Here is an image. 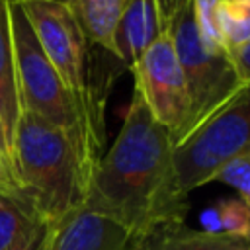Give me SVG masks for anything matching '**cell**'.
I'll return each instance as SVG.
<instances>
[{"label":"cell","mask_w":250,"mask_h":250,"mask_svg":"<svg viewBox=\"0 0 250 250\" xmlns=\"http://www.w3.org/2000/svg\"><path fill=\"white\" fill-rule=\"evenodd\" d=\"M53 227H55V225H47V223L37 225L35 230H33L23 242H20L18 246H14V248H10V250H45L47 244H49Z\"/></svg>","instance_id":"cell-19"},{"label":"cell","mask_w":250,"mask_h":250,"mask_svg":"<svg viewBox=\"0 0 250 250\" xmlns=\"http://www.w3.org/2000/svg\"><path fill=\"white\" fill-rule=\"evenodd\" d=\"M215 27L221 47L238 76L250 82V0H219Z\"/></svg>","instance_id":"cell-10"},{"label":"cell","mask_w":250,"mask_h":250,"mask_svg":"<svg viewBox=\"0 0 250 250\" xmlns=\"http://www.w3.org/2000/svg\"><path fill=\"white\" fill-rule=\"evenodd\" d=\"M37 225L41 221L21 201L0 193V250H10L23 242Z\"/></svg>","instance_id":"cell-14"},{"label":"cell","mask_w":250,"mask_h":250,"mask_svg":"<svg viewBox=\"0 0 250 250\" xmlns=\"http://www.w3.org/2000/svg\"><path fill=\"white\" fill-rule=\"evenodd\" d=\"M240 250H248V246H244V248H240Z\"/></svg>","instance_id":"cell-22"},{"label":"cell","mask_w":250,"mask_h":250,"mask_svg":"<svg viewBox=\"0 0 250 250\" xmlns=\"http://www.w3.org/2000/svg\"><path fill=\"white\" fill-rule=\"evenodd\" d=\"M45 250H145V244L113 219L80 207L53 227Z\"/></svg>","instance_id":"cell-8"},{"label":"cell","mask_w":250,"mask_h":250,"mask_svg":"<svg viewBox=\"0 0 250 250\" xmlns=\"http://www.w3.org/2000/svg\"><path fill=\"white\" fill-rule=\"evenodd\" d=\"M219 0H191V14L197 27V33L203 41V45L209 51L225 53L219 41V33L215 27V10Z\"/></svg>","instance_id":"cell-17"},{"label":"cell","mask_w":250,"mask_h":250,"mask_svg":"<svg viewBox=\"0 0 250 250\" xmlns=\"http://www.w3.org/2000/svg\"><path fill=\"white\" fill-rule=\"evenodd\" d=\"M8 12L21 109L72 133L90 154L100 160L104 148V123L94 121L66 90L37 43L18 0H8Z\"/></svg>","instance_id":"cell-3"},{"label":"cell","mask_w":250,"mask_h":250,"mask_svg":"<svg viewBox=\"0 0 250 250\" xmlns=\"http://www.w3.org/2000/svg\"><path fill=\"white\" fill-rule=\"evenodd\" d=\"M98 162L72 133L21 109L12 139V172L18 201L37 221L57 225L84 207Z\"/></svg>","instance_id":"cell-2"},{"label":"cell","mask_w":250,"mask_h":250,"mask_svg":"<svg viewBox=\"0 0 250 250\" xmlns=\"http://www.w3.org/2000/svg\"><path fill=\"white\" fill-rule=\"evenodd\" d=\"M240 90L172 146V166L182 193L213 182L230 158L250 152V104Z\"/></svg>","instance_id":"cell-5"},{"label":"cell","mask_w":250,"mask_h":250,"mask_svg":"<svg viewBox=\"0 0 250 250\" xmlns=\"http://www.w3.org/2000/svg\"><path fill=\"white\" fill-rule=\"evenodd\" d=\"M131 70L135 76V90L141 94L146 109L170 133L176 145L186 133L189 102L170 33L156 35Z\"/></svg>","instance_id":"cell-7"},{"label":"cell","mask_w":250,"mask_h":250,"mask_svg":"<svg viewBox=\"0 0 250 250\" xmlns=\"http://www.w3.org/2000/svg\"><path fill=\"white\" fill-rule=\"evenodd\" d=\"M172 146L170 133L133 88L123 125L94 170L84 207L113 219L143 244L184 227L189 203L176 182Z\"/></svg>","instance_id":"cell-1"},{"label":"cell","mask_w":250,"mask_h":250,"mask_svg":"<svg viewBox=\"0 0 250 250\" xmlns=\"http://www.w3.org/2000/svg\"><path fill=\"white\" fill-rule=\"evenodd\" d=\"M37 43L57 70L66 90L80 107L98 123H104V96L90 82L92 43L86 39L76 18L61 0H18Z\"/></svg>","instance_id":"cell-4"},{"label":"cell","mask_w":250,"mask_h":250,"mask_svg":"<svg viewBox=\"0 0 250 250\" xmlns=\"http://www.w3.org/2000/svg\"><path fill=\"white\" fill-rule=\"evenodd\" d=\"M0 193L18 199V189H16V182H14V174L8 166V162L2 158L0 154Z\"/></svg>","instance_id":"cell-20"},{"label":"cell","mask_w":250,"mask_h":250,"mask_svg":"<svg viewBox=\"0 0 250 250\" xmlns=\"http://www.w3.org/2000/svg\"><path fill=\"white\" fill-rule=\"evenodd\" d=\"M191 0H154L156 6V21H158V33L170 31L180 12L189 4Z\"/></svg>","instance_id":"cell-18"},{"label":"cell","mask_w":250,"mask_h":250,"mask_svg":"<svg viewBox=\"0 0 250 250\" xmlns=\"http://www.w3.org/2000/svg\"><path fill=\"white\" fill-rule=\"evenodd\" d=\"M217 215H219V229L221 234L238 238V240H248L250 232V207L238 197H227L217 201L215 205Z\"/></svg>","instance_id":"cell-15"},{"label":"cell","mask_w":250,"mask_h":250,"mask_svg":"<svg viewBox=\"0 0 250 250\" xmlns=\"http://www.w3.org/2000/svg\"><path fill=\"white\" fill-rule=\"evenodd\" d=\"M156 35L160 33L154 0H127L113 33V57L131 68Z\"/></svg>","instance_id":"cell-9"},{"label":"cell","mask_w":250,"mask_h":250,"mask_svg":"<svg viewBox=\"0 0 250 250\" xmlns=\"http://www.w3.org/2000/svg\"><path fill=\"white\" fill-rule=\"evenodd\" d=\"M20 113H21V104H20V90H18L12 31H10L8 0H0V117L6 127L10 143L14 139V129Z\"/></svg>","instance_id":"cell-12"},{"label":"cell","mask_w":250,"mask_h":250,"mask_svg":"<svg viewBox=\"0 0 250 250\" xmlns=\"http://www.w3.org/2000/svg\"><path fill=\"white\" fill-rule=\"evenodd\" d=\"M244 246V240L227 234H211L178 227L148 240L145 244V250H240Z\"/></svg>","instance_id":"cell-13"},{"label":"cell","mask_w":250,"mask_h":250,"mask_svg":"<svg viewBox=\"0 0 250 250\" xmlns=\"http://www.w3.org/2000/svg\"><path fill=\"white\" fill-rule=\"evenodd\" d=\"M0 154H2V158L8 162V166L12 170V143L8 139V133H6V127L2 123V117H0Z\"/></svg>","instance_id":"cell-21"},{"label":"cell","mask_w":250,"mask_h":250,"mask_svg":"<svg viewBox=\"0 0 250 250\" xmlns=\"http://www.w3.org/2000/svg\"><path fill=\"white\" fill-rule=\"evenodd\" d=\"M76 18L86 39L113 55V33L127 0H61Z\"/></svg>","instance_id":"cell-11"},{"label":"cell","mask_w":250,"mask_h":250,"mask_svg":"<svg viewBox=\"0 0 250 250\" xmlns=\"http://www.w3.org/2000/svg\"><path fill=\"white\" fill-rule=\"evenodd\" d=\"M168 33L176 49L189 102L184 133L186 137L195 125H199L207 115L227 104L232 96L250 88V82H244L238 76L234 64L225 53L209 51L203 45L193 21L191 2L180 12Z\"/></svg>","instance_id":"cell-6"},{"label":"cell","mask_w":250,"mask_h":250,"mask_svg":"<svg viewBox=\"0 0 250 250\" xmlns=\"http://www.w3.org/2000/svg\"><path fill=\"white\" fill-rule=\"evenodd\" d=\"M215 180L230 186L238 193V199L250 203V152H242L225 162L213 176V182Z\"/></svg>","instance_id":"cell-16"}]
</instances>
